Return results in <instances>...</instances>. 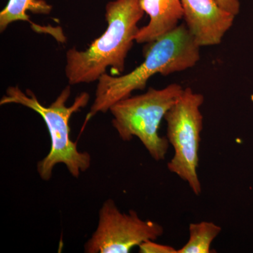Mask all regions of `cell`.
Returning a JSON list of instances; mask_svg holds the SVG:
<instances>
[{
	"label": "cell",
	"mask_w": 253,
	"mask_h": 253,
	"mask_svg": "<svg viewBox=\"0 0 253 253\" xmlns=\"http://www.w3.org/2000/svg\"><path fill=\"white\" fill-rule=\"evenodd\" d=\"M144 51V62L130 73L120 76L104 73L98 80L95 99L86 123L97 113H106L118 101L143 90L156 74L168 76L194 67L200 60V46L186 24H181L153 42Z\"/></svg>",
	"instance_id": "obj_1"
},
{
	"label": "cell",
	"mask_w": 253,
	"mask_h": 253,
	"mask_svg": "<svg viewBox=\"0 0 253 253\" xmlns=\"http://www.w3.org/2000/svg\"><path fill=\"white\" fill-rule=\"evenodd\" d=\"M141 8L149 16V22L139 28L136 42L151 43L170 33L184 18L181 0H140Z\"/></svg>",
	"instance_id": "obj_8"
},
{
	"label": "cell",
	"mask_w": 253,
	"mask_h": 253,
	"mask_svg": "<svg viewBox=\"0 0 253 253\" xmlns=\"http://www.w3.org/2000/svg\"><path fill=\"white\" fill-rule=\"evenodd\" d=\"M140 0H113L106 6L107 28L84 51L76 47L66 54L65 75L70 85L98 81L108 68L123 73L126 60L144 16Z\"/></svg>",
	"instance_id": "obj_2"
},
{
	"label": "cell",
	"mask_w": 253,
	"mask_h": 253,
	"mask_svg": "<svg viewBox=\"0 0 253 253\" xmlns=\"http://www.w3.org/2000/svg\"><path fill=\"white\" fill-rule=\"evenodd\" d=\"M71 94V85L68 84L56 99L49 105L41 104L31 89L23 91L18 86H11L0 100V105L18 104L38 113L45 123L51 139V148L45 157L37 163V171L42 180L49 181L56 165L64 164L68 172L75 178L85 172L91 166L90 154L79 151L77 142L71 139L70 120L73 113L84 109L89 103L90 96L81 92L75 98L70 106L68 100Z\"/></svg>",
	"instance_id": "obj_3"
},
{
	"label": "cell",
	"mask_w": 253,
	"mask_h": 253,
	"mask_svg": "<svg viewBox=\"0 0 253 253\" xmlns=\"http://www.w3.org/2000/svg\"><path fill=\"white\" fill-rule=\"evenodd\" d=\"M184 89L175 83L163 89L150 87L144 94L129 96L113 105L109 111L119 137L124 141L138 138L155 161L165 160L169 143L166 136L159 135L158 129Z\"/></svg>",
	"instance_id": "obj_4"
},
{
	"label": "cell",
	"mask_w": 253,
	"mask_h": 253,
	"mask_svg": "<svg viewBox=\"0 0 253 253\" xmlns=\"http://www.w3.org/2000/svg\"><path fill=\"white\" fill-rule=\"evenodd\" d=\"M204 102V95L191 88H184L164 118L167 123L166 137L174 151V156L168 163V169L186 181L196 196L202 193L197 169L204 126L201 107Z\"/></svg>",
	"instance_id": "obj_5"
},
{
	"label": "cell",
	"mask_w": 253,
	"mask_h": 253,
	"mask_svg": "<svg viewBox=\"0 0 253 253\" xmlns=\"http://www.w3.org/2000/svg\"><path fill=\"white\" fill-rule=\"evenodd\" d=\"M51 10L52 6L45 0H9L0 12V32L3 33L9 25L16 21L32 23L28 11L35 14L48 15Z\"/></svg>",
	"instance_id": "obj_9"
},
{
	"label": "cell",
	"mask_w": 253,
	"mask_h": 253,
	"mask_svg": "<svg viewBox=\"0 0 253 253\" xmlns=\"http://www.w3.org/2000/svg\"><path fill=\"white\" fill-rule=\"evenodd\" d=\"M187 243L177 253H210L214 240L221 231L220 226L212 221L191 223Z\"/></svg>",
	"instance_id": "obj_10"
},
{
	"label": "cell",
	"mask_w": 253,
	"mask_h": 253,
	"mask_svg": "<svg viewBox=\"0 0 253 253\" xmlns=\"http://www.w3.org/2000/svg\"><path fill=\"white\" fill-rule=\"evenodd\" d=\"M217 4L221 6L222 9L229 11L231 14L235 15L239 14L240 11L239 0H215Z\"/></svg>",
	"instance_id": "obj_12"
},
{
	"label": "cell",
	"mask_w": 253,
	"mask_h": 253,
	"mask_svg": "<svg viewBox=\"0 0 253 253\" xmlns=\"http://www.w3.org/2000/svg\"><path fill=\"white\" fill-rule=\"evenodd\" d=\"M163 233L161 224L144 220L134 210L121 212L109 199L100 208L97 226L84 244V253H128L144 241H156Z\"/></svg>",
	"instance_id": "obj_6"
},
{
	"label": "cell",
	"mask_w": 253,
	"mask_h": 253,
	"mask_svg": "<svg viewBox=\"0 0 253 253\" xmlns=\"http://www.w3.org/2000/svg\"><path fill=\"white\" fill-rule=\"evenodd\" d=\"M190 34L200 47L220 44L233 26L235 15L222 9L215 0H181Z\"/></svg>",
	"instance_id": "obj_7"
},
{
	"label": "cell",
	"mask_w": 253,
	"mask_h": 253,
	"mask_svg": "<svg viewBox=\"0 0 253 253\" xmlns=\"http://www.w3.org/2000/svg\"><path fill=\"white\" fill-rule=\"evenodd\" d=\"M156 241L149 240L139 245V252L140 253H177V250L168 246L158 244Z\"/></svg>",
	"instance_id": "obj_11"
}]
</instances>
